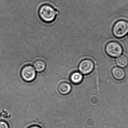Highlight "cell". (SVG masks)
<instances>
[{
	"label": "cell",
	"instance_id": "1",
	"mask_svg": "<svg viewBox=\"0 0 128 128\" xmlns=\"http://www.w3.org/2000/svg\"><path fill=\"white\" fill-rule=\"evenodd\" d=\"M59 11L51 4L45 3L41 5L38 10L40 19L45 23L53 22L57 18Z\"/></svg>",
	"mask_w": 128,
	"mask_h": 128
},
{
	"label": "cell",
	"instance_id": "2",
	"mask_svg": "<svg viewBox=\"0 0 128 128\" xmlns=\"http://www.w3.org/2000/svg\"><path fill=\"white\" fill-rule=\"evenodd\" d=\"M113 34L117 38H122L128 33V22L124 20L117 21L112 28Z\"/></svg>",
	"mask_w": 128,
	"mask_h": 128
},
{
	"label": "cell",
	"instance_id": "3",
	"mask_svg": "<svg viewBox=\"0 0 128 128\" xmlns=\"http://www.w3.org/2000/svg\"><path fill=\"white\" fill-rule=\"evenodd\" d=\"M105 51L109 56L112 58H116L122 55L123 52V48L118 42L110 41L106 45Z\"/></svg>",
	"mask_w": 128,
	"mask_h": 128
},
{
	"label": "cell",
	"instance_id": "4",
	"mask_svg": "<svg viewBox=\"0 0 128 128\" xmlns=\"http://www.w3.org/2000/svg\"><path fill=\"white\" fill-rule=\"evenodd\" d=\"M21 76L22 79L27 82L34 81L36 77V70L31 65L24 66L21 71Z\"/></svg>",
	"mask_w": 128,
	"mask_h": 128
},
{
	"label": "cell",
	"instance_id": "5",
	"mask_svg": "<svg viewBox=\"0 0 128 128\" xmlns=\"http://www.w3.org/2000/svg\"><path fill=\"white\" fill-rule=\"evenodd\" d=\"M94 62L92 60L86 59L81 61L79 66V70L81 74H88L94 70Z\"/></svg>",
	"mask_w": 128,
	"mask_h": 128
},
{
	"label": "cell",
	"instance_id": "6",
	"mask_svg": "<svg viewBox=\"0 0 128 128\" xmlns=\"http://www.w3.org/2000/svg\"><path fill=\"white\" fill-rule=\"evenodd\" d=\"M114 77L117 80H121L124 78L126 73L124 70L119 67H115L112 71Z\"/></svg>",
	"mask_w": 128,
	"mask_h": 128
},
{
	"label": "cell",
	"instance_id": "7",
	"mask_svg": "<svg viewBox=\"0 0 128 128\" xmlns=\"http://www.w3.org/2000/svg\"><path fill=\"white\" fill-rule=\"evenodd\" d=\"M71 89V86L68 83L64 82L61 83L58 86V91L62 94L66 95L69 94Z\"/></svg>",
	"mask_w": 128,
	"mask_h": 128
},
{
	"label": "cell",
	"instance_id": "8",
	"mask_svg": "<svg viewBox=\"0 0 128 128\" xmlns=\"http://www.w3.org/2000/svg\"><path fill=\"white\" fill-rule=\"evenodd\" d=\"M34 67L35 70L38 72H42L46 69V62L42 59L36 60L34 63Z\"/></svg>",
	"mask_w": 128,
	"mask_h": 128
},
{
	"label": "cell",
	"instance_id": "9",
	"mask_svg": "<svg viewBox=\"0 0 128 128\" xmlns=\"http://www.w3.org/2000/svg\"><path fill=\"white\" fill-rule=\"evenodd\" d=\"M83 78V75L80 72H74L71 75L70 80L74 84H78L81 82Z\"/></svg>",
	"mask_w": 128,
	"mask_h": 128
},
{
	"label": "cell",
	"instance_id": "10",
	"mask_svg": "<svg viewBox=\"0 0 128 128\" xmlns=\"http://www.w3.org/2000/svg\"><path fill=\"white\" fill-rule=\"evenodd\" d=\"M117 65L121 67H126L128 64V59L127 56L122 55L118 57L116 59Z\"/></svg>",
	"mask_w": 128,
	"mask_h": 128
},
{
	"label": "cell",
	"instance_id": "11",
	"mask_svg": "<svg viewBox=\"0 0 128 128\" xmlns=\"http://www.w3.org/2000/svg\"><path fill=\"white\" fill-rule=\"evenodd\" d=\"M0 128H9L6 122L4 121H0Z\"/></svg>",
	"mask_w": 128,
	"mask_h": 128
},
{
	"label": "cell",
	"instance_id": "12",
	"mask_svg": "<svg viewBox=\"0 0 128 128\" xmlns=\"http://www.w3.org/2000/svg\"><path fill=\"white\" fill-rule=\"evenodd\" d=\"M28 128H41L39 126L37 125H33V126H31Z\"/></svg>",
	"mask_w": 128,
	"mask_h": 128
}]
</instances>
